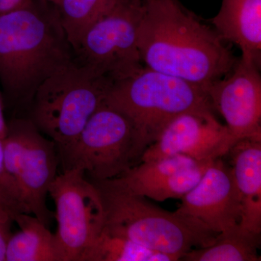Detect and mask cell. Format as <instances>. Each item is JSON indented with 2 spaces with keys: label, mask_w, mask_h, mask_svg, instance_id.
<instances>
[{
  "label": "cell",
  "mask_w": 261,
  "mask_h": 261,
  "mask_svg": "<svg viewBox=\"0 0 261 261\" xmlns=\"http://www.w3.org/2000/svg\"><path fill=\"white\" fill-rule=\"evenodd\" d=\"M214 162L199 163L183 154L142 161L118 177L106 180L133 195L163 202L181 199Z\"/></svg>",
  "instance_id": "13"
},
{
  "label": "cell",
  "mask_w": 261,
  "mask_h": 261,
  "mask_svg": "<svg viewBox=\"0 0 261 261\" xmlns=\"http://www.w3.org/2000/svg\"><path fill=\"white\" fill-rule=\"evenodd\" d=\"M113 83L73 61L38 87L29 119L63 153L100 107Z\"/></svg>",
  "instance_id": "5"
},
{
  "label": "cell",
  "mask_w": 261,
  "mask_h": 261,
  "mask_svg": "<svg viewBox=\"0 0 261 261\" xmlns=\"http://www.w3.org/2000/svg\"><path fill=\"white\" fill-rule=\"evenodd\" d=\"M174 257L150 250L128 239L102 231L80 261H175Z\"/></svg>",
  "instance_id": "19"
},
{
  "label": "cell",
  "mask_w": 261,
  "mask_h": 261,
  "mask_svg": "<svg viewBox=\"0 0 261 261\" xmlns=\"http://www.w3.org/2000/svg\"><path fill=\"white\" fill-rule=\"evenodd\" d=\"M104 208L103 231L121 237L179 260L192 249L209 246L218 233L186 216L163 210L146 200L113 186L94 181Z\"/></svg>",
  "instance_id": "3"
},
{
  "label": "cell",
  "mask_w": 261,
  "mask_h": 261,
  "mask_svg": "<svg viewBox=\"0 0 261 261\" xmlns=\"http://www.w3.org/2000/svg\"><path fill=\"white\" fill-rule=\"evenodd\" d=\"M119 0H61L56 5L73 53L84 34Z\"/></svg>",
  "instance_id": "18"
},
{
  "label": "cell",
  "mask_w": 261,
  "mask_h": 261,
  "mask_svg": "<svg viewBox=\"0 0 261 261\" xmlns=\"http://www.w3.org/2000/svg\"><path fill=\"white\" fill-rule=\"evenodd\" d=\"M260 234L240 225L218 233L209 246L192 249L180 260L186 261H258Z\"/></svg>",
  "instance_id": "17"
},
{
  "label": "cell",
  "mask_w": 261,
  "mask_h": 261,
  "mask_svg": "<svg viewBox=\"0 0 261 261\" xmlns=\"http://www.w3.org/2000/svg\"><path fill=\"white\" fill-rule=\"evenodd\" d=\"M7 171L15 180L27 214L49 226L51 213L46 200L56 177V143L44 137L29 118L12 120L3 140Z\"/></svg>",
  "instance_id": "8"
},
{
  "label": "cell",
  "mask_w": 261,
  "mask_h": 261,
  "mask_svg": "<svg viewBox=\"0 0 261 261\" xmlns=\"http://www.w3.org/2000/svg\"><path fill=\"white\" fill-rule=\"evenodd\" d=\"M228 153L243 205L240 226L260 234L261 141H238Z\"/></svg>",
  "instance_id": "15"
},
{
  "label": "cell",
  "mask_w": 261,
  "mask_h": 261,
  "mask_svg": "<svg viewBox=\"0 0 261 261\" xmlns=\"http://www.w3.org/2000/svg\"><path fill=\"white\" fill-rule=\"evenodd\" d=\"M56 207L54 234L58 261H80L104 228V208L94 183L80 169H66L49 187Z\"/></svg>",
  "instance_id": "9"
},
{
  "label": "cell",
  "mask_w": 261,
  "mask_h": 261,
  "mask_svg": "<svg viewBox=\"0 0 261 261\" xmlns=\"http://www.w3.org/2000/svg\"><path fill=\"white\" fill-rule=\"evenodd\" d=\"M260 65L242 56L226 76L215 81L205 92L238 141H261Z\"/></svg>",
  "instance_id": "11"
},
{
  "label": "cell",
  "mask_w": 261,
  "mask_h": 261,
  "mask_svg": "<svg viewBox=\"0 0 261 261\" xmlns=\"http://www.w3.org/2000/svg\"><path fill=\"white\" fill-rule=\"evenodd\" d=\"M223 41L178 0H144L137 46L145 66L205 91L238 61Z\"/></svg>",
  "instance_id": "1"
},
{
  "label": "cell",
  "mask_w": 261,
  "mask_h": 261,
  "mask_svg": "<svg viewBox=\"0 0 261 261\" xmlns=\"http://www.w3.org/2000/svg\"><path fill=\"white\" fill-rule=\"evenodd\" d=\"M176 211L207 229L221 233L240 225L243 205L232 169L222 161H214L200 181L182 197Z\"/></svg>",
  "instance_id": "12"
},
{
  "label": "cell",
  "mask_w": 261,
  "mask_h": 261,
  "mask_svg": "<svg viewBox=\"0 0 261 261\" xmlns=\"http://www.w3.org/2000/svg\"><path fill=\"white\" fill-rule=\"evenodd\" d=\"M44 1L48 2V3H50L51 4L57 5L59 3L61 0H44Z\"/></svg>",
  "instance_id": "24"
},
{
  "label": "cell",
  "mask_w": 261,
  "mask_h": 261,
  "mask_svg": "<svg viewBox=\"0 0 261 261\" xmlns=\"http://www.w3.org/2000/svg\"><path fill=\"white\" fill-rule=\"evenodd\" d=\"M211 23L223 40L236 44L242 56L260 65L261 0H222Z\"/></svg>",
  "instance_id": "14"
},
{
  "label": "cell",
  "mask_w": 261,
  "mask_h": 261,
  "mask_svg": "<svg viewBox=\"0 0 261 261\" xmlns=\"http://www.w3.org/2000/svg\"><path fill=\"white\" fill-rule=\"evenodd\" d=\"M144 0H119L88 29L74 51V61L113 82L144 67L137 32Z\"/></svg>",
  "instance_id": "7"
},
{
  "label": "cell",
  "mask_w": 261,
  "mask_h": 261,
  "mask_svg": "<svg viewBox=\"0 0 261 261\" xmlns=\"http://www.w3.org/2000/svg\"><path fill=\"white\" fill-rule=\"evenodd\" d=\"M0 187L3 188L5 192H8L14 200L17 201L23 209L24 212L27 214L23 205H22L21 200H20L18 186H17L15 180L7 171L5 162L4 146H3V142L1 139H0Z\"/></svg>",
  "instance_id": "20"
},
{
  "label": "cell",
  "mask_w": 261,
  "mask_h": 261,
  "mask_svg": "<svg viewBox=\"0 0 261 261\" xmlns=\"http://www.w3.org/2000/svg\"><path fill=\"white\" fill-rule=\"evenodd\" d=\"M104 103L129 121L142 155L176 117L192 110L212 109L199 86L145 65L132 76L114 82Z\"/></svg>",
  "instance_id": "4"
},
{
  "label": "cell",
  "mask_w": 261,
  "mask_h": 261,
  "mask_svg": "<svg viewBox=\"0 0 261 261\" xmlns=\"http://www.w3.org/2000/svg\"><path fill=\"white\" fill-rule=\"evenodd\" d=\"M13 218L5 209L0 207V261L5 260L7 243L11 236V225Z\"/></svg>",
  "instance_id": "21"
},
{
  "label": "cell",
  "mask_w": 261,
  "mask_h": 261,
  "mask_svg": "<svg viewBox=\"0 0 261 261\" xmlns=\"http://www.w3.org/2000/svg\"><path fill=\"white\" fill-rule=\"evenodd\" d=\"M238 142L227 126L216 119L212 109L192 110L165 127L145 149L140 162L174 154H183L199 163L211 162L228 154Z\"/></svg>",
  "instance_id": "10"
},
{
  "label": "cell",
  "mask_w": 261,
  "mask_h": 261,
  "mask_svg": "<svg viewBox=\"0 0 261 261\" xmlns=\"http://www.w3.org/2000/svg\"><path fill=\"white\" fill-rule=\"evenodd\" d=\"M8 132V123H6L4 116V101L3 95L0 92V139L4 140Z\"/></svg>",
  "instance_id": "23"
},
{
  "label": "cell",
  "mask_w": 261,
  "mask_h": 261,
  "mask_svg": "<svg viewBox=\"0 0 261 261\" xmlns=\"http://www.w3.org/2000/svg\"><path fill=\"white\" fill-rule=\"evenodd\" d=\"M0 207L5 209L11 216L13 221L17 215L22 213L25 214L20 204L1 187H0Z\"/></svg>",
  "instance_id": "22"
},
{
  "label": "cell",
  "mask_w": 261,
  "mask_h": 261,
  "mask_svg": "<svg viewBox=\"0 0 261 261\" xmlns=\"http://www.w3.org/2000/svg\"><path fill=\"white\" fill-rule=\"evenodd\" d=\"M61 157L64 170H82L101 181L140 163L142 152L126 117L103 102Z\"/></svg>",
  "instance_id": "6"
},
{
  "label": "cell",
  "mask_w": 261,
  "mask_h": 261,
  "mask_svg": "<svg viewBox=\"0 0 261 261\" xmlns=\"http://www.w3.org/2000/svg\"><path fill=\"white\" fill-rule=\"evenodd\" d=\"M73 61L56 5L32 0L0 15V83L12 104L31 105L38 87Z\"/></svg>",
  "instance_id": "2"
},
{
  "label": "cell",
  "mask_w": 261,
  "mask_h": 261,
  "mask_svg": "<svg viewBox=\"0 0 261 261\" xmlns=\"http://www.w3.org/2000/svg\"><path fill=\"white\" fill-rule=\"evenodd\" d=\"M15 222L20 231L11 234L5 261H58L54 234L46 225L29 214H19Z\"/></svg>",
  "instance_id": "16"
}]
</instances>
